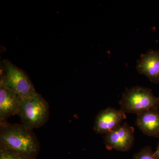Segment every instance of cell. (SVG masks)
<instances>
[{"instance_id":"1","label":"cell","mask_w":159,"mask_h":159,"mask_svg":"<svg viewBox=\"0 0 159 159\" xmlns=\"http://www.w3.org/2000/svg\"><path fill=\"white\" fill-rule=\"evenodd\" d=\"M0 148L37 157L40 145L33 130L7 122L0 123Z\"/></svg>"},{"instance_id":"2","label":"cell","mask_w":159,"mask_h":159,"mask_svg":"<svg viewBox=\"0 0 159 159\" xmlns=\"http://www.w3.org/2000/svg\"><path fill=\"white\" fill-rule=\"evenodd\" d=\"M21 124L26 128L33 130L46 124L50 116L48 103L37 92L22 99L17 115Z\"/></svg>"},{"instance_id":"3","label":"cell","mask_w":159,"mask_h":159,"mask_svg":"<svg viewBox=\"0 0 159 159\" xmlns=\"http://www.w3.org/2000/svg\"><path fill=\"white\" fill-rule=\"evenodd\" d=\"M124 113L137 115L152 108H159V98L150 89L136 86L126 89L119 102Z\"/></svg>"},{"instance_id":"4","label":"cell","mask_w":159,"mask_h":159,"mask_svg":"<svg viewBox=\"0 0 159 159\" xmlns=\"http://www.w3.org/2000/svg\"><path fill=\"white\" fill-rule=\"evenodd\" d=\"M4 71L1 73L0 85L11 89L22 99L31 96L36 92L27 74L9 60L3 61Z\"/></svg>"},{"instance_id":"5","label":"cell","mask_w":159,"mask_h":159,"mask_svg":"<svg viewBox=\"0 0 159 159\" xmlns=\"http://www.w3.org/2000/svg\"><path fill=\"white\" fill-rule=\"evenodd\" d=\"M104 140L108 150L128 151L132 148L134 142V129L125 122L104 134Z\"/></svg>"},{"instance_id":"6","label":"cell","mask_w":159,"mask_h":159,"mask_svg":"<svg viewBox=\"0 0 159 159\" xmlns=\"http://www.w3.org/2000/svg\"><path fill=\"white\" fill-rule=\"evenodd\" d=\"M125 113L120 109L108 107L97 114L94 123V129L97 134H105L113 130L126 119Z\"/></svg>"},{"instance_id":"7","label":"cell","mask_w":159,"mask_h":159,"mask_svg":"<svg viewBox=\"0 0 159 159\" xmlns=\"http://www.w3.org/2000/svg\"><path fill=\"white\" fill-rule=\"evenodd\" d=\"M136 70L156 84H159V50L149 49L138 60Z\"/></svg>"},{"instance_id":"8","label":"cell","mask_w":159,"mask_h":159,"mask_svg":"<svg viewBox=\"0 0 159 159\" xmlns=\"http://www.w3.org/2000/svg\"><path fill=\"white\" fill-rule=\"evenodd\" d=\"M22 98L14 91L0 85V123L17 115Z\"/></svg>"},{"instance_id":"9","label":"cell","mask_w":159,"mask_h":159,"mask_svg":"<svg viewBox=\"0 0 159 159\" xmlns=\"http://www.w3.org/2000/svg\"><path fill=\"white\" fill-rule=\"evenodd\" d=\"M136 125L146 135L159 138L158 109H151L137 115Z\"/></svg>"},{"instance_id":"10","label":"cell","mask_w":159,"mask_h":159,"mask_svg":"<svg viewBox=\"0 0 159 159\" xmlns=\"http://www.w3.org/2000/svg\"><path fill=\"white\" fill-rule=\"evenodd\" d=\"M0 159H37V157L30 156L10 149L0 148Z\"/></svg>"},{"instance_id":"11","label":"cell","mask_w":159,"mask_h":159,"mask_svg":"<svg viewBox=\"0 0 159 159\" xmlns=\"http://www.w3.org/2000/svg\"><path fill=\"white\" fill-rule=\"evenodd\" d=\"M133 159H157L150 146H145L135 154Z\"/></svg>"},{"instance_id":"12","label":"cell","mask_w":159,"mask_h":159,"mask_svg":"<svg viewBox=\"0 0 159 159\" xmlns=\"http://www.w3.org/2000/svg\"><path fill=\"white\" fill-rule=\"evenodd\" d=\"M154 153L155 156L156 157V158L159 159V142L157 146L156 150L155 152H154Z\"/></svg>"},{"instance_id":"13","label":"cell","mask_w":159,"mask_h":159,"mask_svg":"<svg viewBox=\"0 0 159 159\" xmlns=\"http://www.w3.org/2000/svg\"></svg>"}]
</instances>
